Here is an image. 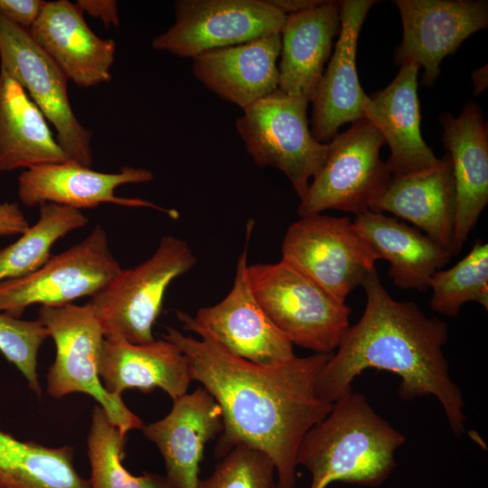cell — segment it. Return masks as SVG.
I'll list each match as a JSON object with an SVG mask.
<instances>
[{"label": "cell", "instance_id": "1", "mask_svg": "<svg viewBox=\"0 0 488 488\" xmlns=\"http://www.w3.org/2000/svg\"><path fill=\"white\" fill-rule=\"evenodd\" d=\"M163 337L185 355L192 380L221 409L223 429L214 456L221 458L239 445L255 448L273 462L277 488H295L300 444L333 407L316 392L318 375L331 354L296 355L264 366L232 354L208 336L198 340L166 327Z\"/></svg>", "mask_w": 488, "mask_h": 488}, {"label": "cell", "instance_id": "2", "mask_svg": "<svg viewBox=\"0 0 488 488\" xmlns=\"http://www.w3.org/2000/svg\"><path fill=\"white\" fill-rule=\"evenodd\" d=\"M362 286L363 314L349 326L319 373L317 395L333 404L352 389V382L365 370L387 371L400 378L401 399L433 395L454 434L462 435L466 420L463 392L450 377L443 352L449 336L446 323L427 316L414 302L390 296L376 268Z\"/></svg>", "mask_w": 488, "mask_h": 488}, {"label": "cell", "instance_id": "3", "mask_svg": "<svg viewBox=\"0 0 488 488\" xmlns=\"http://www.w3.org/2000/svg\"><path fill=\"white\" fill-rule=\"evenodd\" d=\"M405 441L363 394L352 389L305 434L296 463L311 473L310 488H326L336 481L376 486L396 466L395 452Z\"/></svg>", "mask_w": 488, "mask_h": 488}, {"label": "cell", "instance_id": "4", "mask_svg": "<svg viewBox=\"0 0 488 488\" xmlns=\"http://www.w3.org/2000/svg\"><path fill=\"white\" fill-rule=\"evenodd\" d=\"M37 319L56 347L54 361L46 373L47 393L53 399L77 392L87 394L123 436L141 429V418L121 396L108 392L101 383L99 363L106 337L93 308L88 303L41 305Z\"/></svg>", "mask_w": 488, "mask_h": 488}, {"label": "cell", "instance_id": "5", "mask_svg": "<svg viewBox=\"0 0 488 488\" xmlns=\"http://www.w3.org/2000/svg\"><path fill=\"white\" fill-rule=\"evenodd\" d=\"M247 276L258 302L293 345L334 352L350 326L345 303L282 260L248 265Z\"/></svg>", "mask_w": 488, "mask_h": 488}, {"label": "cell", "instance_id": "6", "mask_svg": "<svg viewBox=\"0 0 488 488\" xmlns=\"http://www.w3.org/2000/svg\"><path fill=\"white\" fill-rule=\"evenodd\" d=\"M196 262L185 240L165 235L149 258L136 267L122 268L88 302L105 337L135 344L155 341L153 325L162 312L167 287L194 267Z\"/></svg>", "mask_w": 488, "mask_h": 488}, {"label": "cell", "instance_id": "7", "mask_svg": "<svg viewBox=\"0 0 488 488\" xmlns=\"http://www.w3.org/2000/svg\"><path fill=\"white\" fill-rule=\"evenodd\" d=\"M308 103L277 89L245 108L235 121L236 130L254 163L282 172L300 201L328 150V144L319 143L311 133Z\"/></svg>", "mask_w": 488, "mask_h": 488}, {"label": "cell", "instance_id": "8", "mask_svg": "<svg viewBox=\"0 0 488 488\" xmlns=\"http://www.w3.org/2000/svg\"><path fill=\"white\" fill-rule=\"evenodd\" d=\"M352 124L327 143L325 160L298 206L300 218L327 210L357 216L388 188L392 174L380 156L381 134L366 117Z\"/></svg>", "mask_w": 488, "mask_h": 488}, {"label": "cell", "instance_id": "9", "mask_svg": "<svg viewBox=\"0 0 488 488\" xmlns=\"http://www.w3.org/2000/svg\"><path fill=\"white\" fill-rule=\"evenodd\" d=\"M281 260L341 303L375 269L379 257L350 217L314 214L288 228Z\"/></svg>", "mask_w": 488, "mask_h": 488}, {"label": "cell", "instance_id": "10", "mask_svg": "<svg viewBox=\"0 0 488 488\" xmlns=\"http://www.w3.org/2000/svg\"><path fill=\"white\" fill-rule=\"evenodd\" d=\"M253 226L254 221H249L244 249L238 258L234 282L228 295L214 305L200 308L194 316L176 310V317L184 330L211 338L239 358L276 366L296 354L293 343L266 314L248 280V247Z\"/></svg>", "mask_w": 488, "mask_h": 488}, {"label": "cell", "instance_id": "11", "mask_svg": "<svg viewBox=\"0 0 488 488\" xmlns=\"http://www.w3.org/2000/svg\"><path fill=\"white\" fill-rule=\"evenodd\" d=\"M105 229L98 224L79 243L34 272L0 282V312L20 318L32 305L58 306L92 296L120 270Z\"/></svg>", "mask_w": 488, "mask_h": 488}, {"label": "cell", "instance_id": "12", "mask_svg": "<svg viewBox=\"0 0 488 488\" xmlns=\"http://www.w3.org/2000/svg\"><path fill=\"white\" fill-rule=\"evenodd\" d=\"M175 19L151 46L183 58L280 33L286 14L266 0H179Z\"/></svg>", "mask_w": 488, "mask_h": 488}, {"label": "cell", "instance_id": "13", "mask_svg": "<svg viewBox=\"0 0 488 488\" xmlns=\"http://www.w3.org/2000/svg\"><path fill=\"white\" fill-rule=\"evenodd\" d=\"M0 70L15 80L57 133L70 160L90 167L92 133L76 117L68 96V79L23 30L0 15Z\"/></svg>", "mask_w": 488, "mask_h": 488}, {"label": "cell", "instance_id": "14", "mask_svg": "<svg viewBox=\"0 0 488 488\" xmlns=\"http://www.w3.org/2000/svg\"><path fill=\"white\" fill-rule=\"evenodd\" d=\"M403 38L396 64L414 63L424 68L421 83L431 86L440 74L443 59L463 42L488 25V3L478 0H396Z\"/></svg>", "mask_w": 488, "mask_h": 488}, {"label": "cell", "instance_id": "15", "mask_svg": "<svg viewBox=\"0 0 488 488\" xmlns=\"http://www.w3.org/2000/svg\"><path fill=\"white\" fill-rule=\"evenodd\" d=\"M153 179V173L143 168L123 166L117 173H102L73 162L49 164L23 170L18 177L17 194L28 207L55 203L81 210L101 203H114L154 209L177 220L180 215L174 209L115 194L118 186L147 183Z\"/></svg>", "mask_w": 488, "mask_h": 488}, {"label": "cell", "instance_id": "16", "mask_svg": "<svg viewBox=\"0 0 488 488\" xmlns=\"http://www.w3.org/2000/svg\"><path fill=\"white\" fill-rule=\"evenodd\" d=\"M374 0L340 1L341 30L327 68L311 100V133L319 143H329L339 128L364 117L368 96L356 69L358 38Z\"/></svg>", "mask_w": 488, "mask_h": 488}, {"label": "cell", "instance_id": "17", "mask_svg": "<svg viewBox=\"0 0 488 488\" xmlns=\"http://www.w3.org/2000/svg\"><path fill=\"white\" fill-rule=\"evenodd\" d=\"M442 140L450 157L455 190L452 256L458 255L488 202V139L480 107L466 103L455 117H439Z\"/></svg>", "mask_w": 488, "mask_h": 488}, {"label": "cell", "instance_id": "18", "mask_svg": "<svg viewBox=\"0 0 488 488\" xmlns=\"http://www.w3.org/2000/svg\"><path fill=\"white\" fill-rule=\"evenodd\" d=\"M222 429L221 409L203 387L174 399L165 417L141 428L160 451L172 488H197L204 446Z\"/></svg>", "mask_w": 488, "mask_h": 488}, {"label": "cell", "instance_id": "19", "mask_svg": "<svg viewBox=\"0 0 488 488\" xmlns=\"http://www.w3.org/2000/svg\"><path fill=\"white\" fill-rule=\"evenodd\" d=\"M68 80L80 87L110 80L116 43L89 27L83 12L68 0L46 2L29 31Z\"/></svg>", "mask_w": 488, "mask_h": 488}, {"label": "cell", "instance_id": "20", "mask_svg": "<svg viewBox=\"0 0 488 488\" xmlns=\"http://www.w3.org/2000/svg\"><path fill=\"white\" fill-rule=\"evenodd\" d=\"M420 68L403 63L395 79L383 89L368 96L364 117L380 131L390 155L385 162L392 176H400L435 165L436 158L420 132L418 74Z\"/></svg>", "mask_w": 488, "mask_h": 488}, {"label": "cell", "instance_id": "21", "mask_svg": "<svg viewBox=\"0 0 488 488\" xmlns=\"http://www.w3.org/2000/svg\"><path fill=\"white\" fill-rule=\"evenodd\" d=\"M280 33L216 49L193 57L194 77L242 110L278 89Z\"/></svg>", "mask_w": 488, "mask_h": 488}, {"label": "cell", "instance_id": "22", "mask_svg": "<svg viewBox=\"0 0 488 488\" xmlns=\"http://www.w3.org/2000/svg\"><path fill=\"white\" fill-rule=\"evenodd\" d=\"M99 378L105 389L117 396L128 389L148 393L158 388L173 400L186 394L192 381L185 355L165 339L135 344L105 338Z\"/></svg>", "mask_w": 488, "mask_h": 488}, {"label": "cell", "instance_id": "23", "mask_svg": "<svg viewBox=\"0 0 488 488\" xmlns=\"http://www.w3.org/2000/svg\"><path fill=\"white\" fill-rule=\"evenodd\" d=\"M340 30V1L286 15L280 32L278 89L310 102Z\"/></svg>", "mask_w": 488, "mask_h": 488}, {"label": "cell", "instance_id": "24", "mask_svg": "<svg viewBox=\"0 0 488 488\" xmlns=\"http://www.w3.org/2000/svg\"><path fill=\"white\" fill-rule=\"evenodd\" d=\"M455 190L452 163L446 154L425 170L392 176L370 211L389 212L409 221L451 251Z\"/></svg>", "mask_w": 488, "mask_h": 488}, {"label": "cell", "instance_id": "25", "mask_svg": "<svg viewBox=\"0 0 488 488\" xmlns=\"http://www.w3.org/2000/svg\"><path fill=\"white\" fill-rule=\"evenodd\" d=\"M353 221L379 258L389 261V276L401 289L427 291L432 276L451 259L449 249L396 217L369 210Z\"/></svg>", "mask_w": 488, "mask_h": 488}, {"label": "cell", "instance_id": "26", "mask_svg": "<svg viewBox=\"0 0 488 488\" xmlns=\"http://www.w3.org/2000/svg\"><path fill=\"white\" fill-rule=\"evenodd\" d=\"M71 162L24 89L0 70V172Z\"/></svg>", "mask_w": 488, "mask_h": 488}, {"label": "cell", "instance_id": "27", "mask_svg": "<svg viewBox=\"0 0 488 488\" xmlns=\"http://www.w3.org/2000/svg\"><path fill=\"white\" fill-rule=\"evenodd\" d=\"M0 488H90L73 464V447L22 441L0 429Z\"/></svg>", "mask_w": 488, "mask_h": 488}, {"label": "cell", "instance_id": "28", "mask_svg": "<svg viewBox=\"0 0 488 488\" xmlns=\"http://www.w3.org/2000/svg\"><path fill=\"white\" fill-rule=\"evenodd\" d=\"M39 214L16 241L0 249V282L37 270L51 258L58 239L89 222L80 210L55 203L40 205Z\"/></svg>", "mask_w": 488, "mask_h": 488}, {"label": "cell", "instance_id": "29", "mask_svg": "<svg viewBox=\"0 0 488 488\" xmlns=\"http://www.w3.org/2000/svg\"><path fill=\"white\" fill-rule=\"evenodd\" d=\"M127 436L109 421L99 405L92 410L87 438L90 488H172L165 475L130 474L123 465Z\"/></svg>", "mask_w": 488, "mask_h": 488}, {"label": "cell", "instance_id": "30", "mask_svg": "<svg viewBox=\"0 0 488 488\" xmlns=\"http://www.w3.org/2000/svg\"><path fill=\"white\" fill-rule=\"evenodd\" d=\"M430 306L434 312L456 317L461 306L476 302L488 308V244L476 239L469 253L448 269L431 277Z\"/></svg>", "mask_w": 488, "mask_h": 488}, {"label": "cell", "instance_id": "31", "mask_svg": "<svg viewBox=\"0 0 488 488\" xmlns=\"http://www.w3.org/2000/svg\"><path fill=\"white\" fill-rule=\"evenodd\" d=\"M49 333L38 320H23L0 312V352L26 380L31 390L42 397L37 355Z\"/></svg>", "mask_w": 488, "mask_h": 488}, {"label": "cell", "instance_id": "32", "mask_svg": "<svg viewBox=\"0 0 488 488\" xmlns=\"http://www.w3.org/2000/svg\"><path fill=\"white\" fill-rule=\"evenodd\" d=\"M275 465L263 452L239 445L221 458L197 488H274Z\"/></svg>", "mask_w": 488, "mask_h": 488}, {"label": "cell", "instance_id": "33", "mask_svg": "<svg viewBox=\"0 0 488 488\" xmlns=\"http://www.w3.org/2000/svg\"><path fill=\"white\" fill-rule=\"evenodd\" d=\"M45 4L42 0H0V15L9 23L30 31Z\"/></svg>", "mask_w": 488, "mask_h": 488}, {"label": "cell", "instance_id": "34", "mask_svg": "<svg viewBox=\"0 0 488 488\" xmlns=\"http://www.w3.org/2000/svg\"><path fill=\"white\" fill-rule=\"evenodd\" d=\"M76 5L83 13L100 20L107 28L120 25L117 3L115 0H78Z\"/></svg>", "mask_w": 488, "mask_h": 488}, {"label": "cell", "instance_id": "35", "mask_svg": "<svg viewBox=\"0 0 488 488\" xmlns=\"http://www.w3.org/2000/svg\"><path fill=\"white\" fill-rule=\"evenodd\" d=\"M29 227V222L17 203H0V236L20 235Z\"/></svg>", "mask_w": 488, "mask_h": 488}, {"label": "cell", "instance_id": "36", "mask_svg": "<svg viewBox=\"0 0 488 488\" xmlns=\"http://www.w3.org/2000/svg\"><path fill=\"white\" fill-rule=\"evenodd\" d=\"M269 5L286 15L294 14L314 9L326 1L324 0H266Z\"/></svg>", "mask_w": 488, "mask_h": 488}, {"label": "cell", "instance_id": "37", "mask_svg": "<svg viewBox=\"0 0 488 488\" xmlns=\"http://www.w3.org/2000/svg\"><path fill=\"white\" fill-rule=\"evenodd\" d=\"M473 80H474V95H478L480 92H482L485 89L487 85L486 66L485 68L476 70L473 73Z\"/></svg>", "mask_w": 488, "mask_h": 488}]
</instances>
